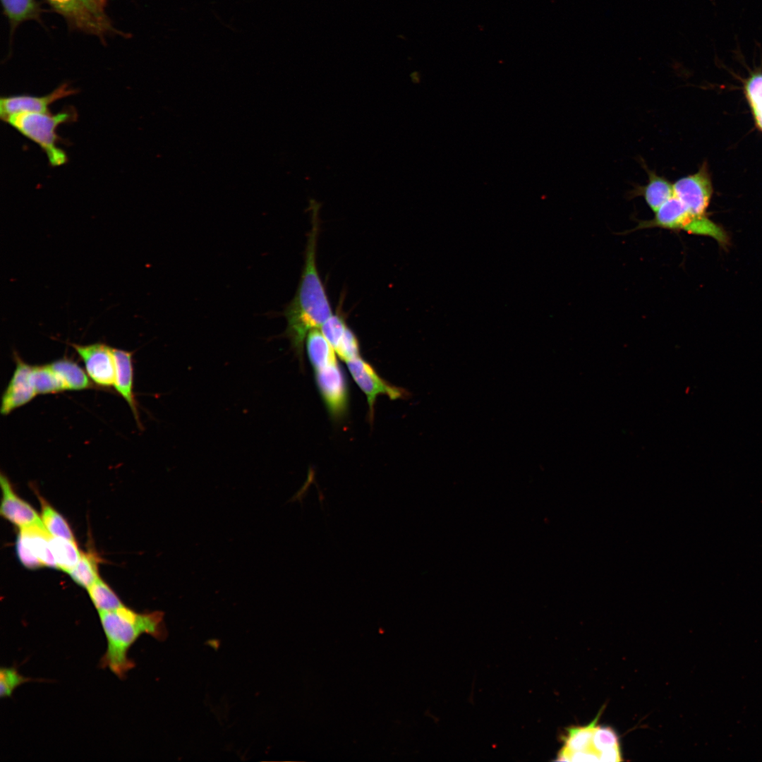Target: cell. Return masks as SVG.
Returning a JSON list of instances; mask_svg holds the SVG:
<instances>
[{
	"mask_svg": "<svg viewBox=\"0 0 762 762\" xmlns=\"http://www.w3.org/2000/svg\"><path fill=\"white\" fill-rule=\"evenodd\" d=\"M753 111L758 126L762 128V91L753 107Z\"/></svg>",
	"mask_w": 762,
	"mask_h": 762,
	"instance_id": "1f68e13d",
	"label": "cell"
},
{
	"mask_svg": "<svg viewBox=\"0 0 762 762\" xmlns=\"http://www.w3.org/2000/svg\"><path fill=\"white\" fill-rule=\"evenodd\" d=\"M346 364L354 381L366 395L371 417L377 395H387L391 399L406 396V392L404 389L385 382L374 368L360 356L347 361Z\"/></svg>",
	"mask_w": 762,
	"mask_h": 762,
	"instance_id": "52a82bcc",
	"label": "cell"
},
{
	"mask_svg": "<svg viewBox=\"0 0 762 762\" xmlns=\"http://www.w3.org/2000/svg\"><path fill=\"white\" fill-rule=\"evenodd\" d=\"M318 387L327 409L334 417L341 416L346 408V380L338 363L315 370Z\"/></svg>",
	"mask_w": 762,
	"mask_h": 762,
	"instance_id": "9c48e42d",
	"label": "cell"
},
{
	"mask_svg": "<svg viewBox=\"0 0 762 762\" xmlns=\"http://www.w3.org/2000/svg\"><path fill=\"white\" fill-rule=\"evenodd\" d=\"M30 380L36 394L65 391L63 382L49 364L32 366Z\"/></svg>",
	"mask_w": 762,
	"mask_h": 762,
	"instance_id": "ffe728a7",
	"label": "cell"
},
{
	"mask_svg": "<svg viewBox=\"0 0 762 762\" xmlns=\"http://www.w3.org/2000/svg\"><path fill=\"white\" fill-rule=\"evenodd\" d=\"M115 362L114 387L130 406L138 425H140L136 401L133 394V355L130 351L113 348Z\"/></svg>",
	"mask_w": 762,
	"mask_h": 762,
	"instance_id": "5bb4252c",
	"label": "cell"
},
{
	"mask_svg": "<svg viewBox=\"0 0 762 762\" xmlns=\"http://www.w3.org/2000/svg\"><path fill=\"white\" fill-rule=\"evenodd\" d=\"M654 213L653 219L639 221L632 231L653 227L683 230L689 234L711 237L720 243L727 242V236L720 226L707 217L694 215L674 195Z\"/></svg>",
	"mask_w": 762,
	"mask_h": 762,
	"instance_id": "277c9868",
	"label": "cell"
},
{
	"mask_svg": "<svg viewBox=\"0 0 762 762\" xmlns=\"http://www.w3.org/2000/svg\"><path fill=\"white\" fill-rule=\"evenodd\" d=\"M347 327L344 318L336 313L332 314L321 326V332L335 350Z\"/></svg>",
	"mask_w": 762,
	"mask_h": 762,
	"instance_id": "d4e9b609",
	"label": "cell"
},
{
	"mask_svg": "<svg viewBox=\"0 0 762 762\" xmlns=\"http://www.w3.org/2000/svg\"><path fill=\"white\" fill-rule=\"evenodd\" d=\"M306 346L308 358L315 370L338 363L334 349L318 329L308 332Z\"/></svg>",
	"mask_w": 762,
	"mask_h": 762,
	"instance_id": "e0dca14e",
	"label": "cell"
},
{
	"mask_svg": "<svg viewBox=\"0 0 762 762\" xmlns=\"http://www.w3.org/2000/svg\"><path fill=\"white\" fill-rule=\"evenodd\" d=\"M40 499L41 503V519L50 535L54 537L75 540L72 531L65 519L44 499L41 497Z\"/></svg>",
	"mask_w": 762,
	"mask_h": 762,
	"instance_id": "603a6c76",
	"label": "cell"
},
{
	"mask_svg": "<svg viewBox=\"0 0 762 762\" xmlns=\"http://www.w3.org/2000/svg\"><path fill=\"white\" fill-rule=\"evenodd\" d=\"M1 1L12 30L25 20L37 19L40 17V7L36 0Z\"/></svg>",
	"mask_w": 762,
	"mask_h": 762,
	"instance_id": "d6986e66",
	"label": "cell"
},
{
	"mask_svg": "<svg viewBox=\"0 0 762 762\" xmlns=\"http://www.w3.org/2000/svg\"><path fill=\"white\" fill-rule=\"evenodd\" d=\"M673 195L695 216L706 217L712 186L704 167L698 172L684 176L672 183Z\"/></svg>",
	"mask_w": 762,
	"mask_h": 762,
	"instance_id": "5b68a950",
	"label": "cell"
},
{
	"mask_svg": "<svg viewBox=\"0 0 762 762\" xmlns=\"http://www.w3.org/2000/svg\"><path fill=\"white\" fill-rule=\"evenodd\" d=\"M87 590L99 612L114 610L123 606L119 598L99 577Z\"/></svg>",
	"mask_w": 762,
	"mask_h": 762,
	"instance_id": "7402d4cb",
	"label": "cell"
},
{
	"mask_svg": "<svg viewBox=\"0 0 762 762\" xmlns=\"http://www.w3.org/2000/svg\"><path fill=\"white\" fill-rule=\"evenodd\" d=\"M359 343L351 329L347 327L338 346L334 350L336 353L344 361H349L360 356Z\"/></svg>",
	"mask_w": 762,
	"mask_h": 762,
	"instance_id": "4316f807",
	"label": "cell"
},
{
	"mask_svg": "<svg viewBox=\"0 0 762 762\" xmlns=\"http://www.w3.org/2000/svg\"><path fill=\"white\" fill-rule=\"evenodd\" d=\"M99 616L107 640L100 666L108 668L121 679L135 666L128 651L142 634L157 639L165 637L163 613L159 611L138 613L123 605L114 610L99 612Z\"/></svg>",
	"mask_w": 762,
	"mask_h": 762,
	"instance_id": "7a4b0ae2",
	"label": "cell"
},
{
	"mask_svg": "<svg viewBox=\"0 0 762 762\" xmlns=\"http://www.w3.org/2000/svg\"><path fill=\"white\" fill-rule=\"evenodd\" d=\"M101 6H103L106 2V0H97Z\"/></svg>",
	"mask_w": 762,
	"mask_h": 762,
	"instance_id": "d6a6232c",
	"label": "cell"
},
{
	"mask_svg": "<svg viewBox=\"0 0 762 762\" xmlns=\"http://www.w3.org/2000/svg\"><path fill=\"white\" fill-rule=\"evenodd\" d=\"M51 536L44 525H32L20 528L16 544L26 557L37 560L42 566L56 567Z\"/></svg>",
	"mask_w": 762,
	"mask_h": 762,
	"instance_id": "4fadbf2b",
	"label": "cell"
},
{
	"mask_svg": "<svg viewBox=\"0 0 762 762\" xmlns=\"http://www.w3.org/2000/svg\"><path fill=\"white\" fill-rule=\"evenodd\" d=\"M68 574L75 583L87 589L99 578L95 555L81 552L78 564Z\"/></svg>",
	"mask_w": 762,
	"mask_h": 762,
	"instance_id": "cb8c5ba5",
	"label": "cell"
},
{
	"mask_svg": "<svg viewBox=\"0 0 762 762\" xmlns=\"http://www.w3.org/2000/svg\"><path fill=\"white\" fill-rule=\"evenodd\" d=\"M77 118L75 109L67 107L56 114L20 113L8 116L4 121L35 143L46 154L51 166L59 167L64 164L68 158L65 151L58 146L61 139L56 129L63 123L74 122Z\"/></svg>",
	"mask_w": 762,
	"mask_h": 762,
	"instance_id": "3957f363",
	"label": "cell"
},
{
	"mask_svg": "<svg viewBox=\"0 0 762 762\" xmlns=\"http://www.w3.org/2000/svg\"><path fill=\"white\" fill-rule=\"evenodd\" d=\"M619 746L605 749L599 754V761H621Z\"/></svg>",
	"mask_w": 762,
	"mask_h": 762,
	"instance_id": "4dcf8cb0",
	"label": "cell"
},
{
	"mask_svg": "<svg viewBox=\"0 0 762 762\" xmlns=\"http://www.w3.org/2000/svg\"><path fill=\"white\" fill-rule=\"evenodd\" d=\"M598 720L595 718L588 726L570 728L565 739V744L563 749L559 754L558 761H568L569 755L576 751L587 750L592 744L593 733L595 729V724Z\"/></svg>",
	"mask_w": 762,
	"mask_h": 762,
	"instance_id": "44dd1931",
	"label": "cell"
},
{
	"mask_svg": "<svg viewBox=\"0 0 762 762\" xmlns=\"http://www.w3.org/2000/svg\"><path fill=\"white\" fill-rule=\"evenodd\" d=\"M49 365L60 378L66 390H83L92 387L88 375L76 362L63 358Z\"/></svg>",
	"mask_w": 762,
	"mask_h": 762,
	"instance_id": "2e32d148",
	"label": "cell"
},
{
	"mask_svg": "<svg viewBox=\"0 0 762 762\" xmlns=\"http://www.w3.org/2000/svg\"><path fill=\"white\" fill-rule=\"evenodd\" d=\"M313 209L303 272L295 296L284 311L287 322L284 335L300 357L308 332L318 329L332 315L316 264L318 208L316 206Z\"/></svg>",
	"mask_w": 762,
	"mask_h": 762,
	"instance_id": "6da1fadb",
	"label": "cell"
},
{
	"mask_svg": "<svg viewBox=\"0 0 762 762\" xmlns=\"http://www.w3.org/2000/svg\"><path fill=\"white\" fill-rule=\"evenodd\" d=\"M83 361L90 379L99 386H114L115 362L113 348L102 343L87 345L70 344Z\"/></svg>",
	"mask_w": 762,
	"mask_h": 762,
	"instance_id": "8992f818",
	"label": "cell"
},
{
	"mask_svg": "<svg viewBox=\"0 0 762 762\" xmlns=\"http://www.w3.org/2000/svg\"><path fill=\"white\" fill-rule=\"evenodd\" d=\"M76 89L63 83L52 92L43 96L18 95L2 97L0 99V116L4 121L10 116L25 112H49V107L64 97L75 95Z\"/></svg>",
	"mask_w": 762,
	"mask_h": 762,
	"instance_id": "ba28073f",
	"label": "cell"
},
{
	"mask_svg": "<svg viewBox=\"0 0 762 762\" xmlns=\"http://www.w3.org/2000/svg\"><path fill=\"white\" fill-rule=\"evenodd\" d=\"M81 1L99 20L104 23H109L104 14L102 6L99 5L97 0H81Z\"/></svg>",
	"mask_w": 762,
	"mask_h": 762,
	"instance_id": "f546056e",
	"label": "cell"
},
{
	"mask_svg": "<svg viewBox=\"0 0 762 762\" xmlns=\"http://www.w3.org/2000/svg\"><path fill=\"white\" fill-rule=\"evenodd\" d=\"M0 484L2 491L0 514L4 518L19 528L32 525H44L41 516L14 492L8 478L4 473H1Z\"/></svg>",
	"mask_w": 762,
	"mask_h": 762,
	"instance_id": "8fae6325",
	"label": "cell"
},
{
	"mask_svg": "<svg viewBox=\"0 0 762 762\" xmlns=\"http://www.w3.org/2000/svg\"><path fill=\"white\" fill-rule=\"evenodd\" d=\"M50 544L56 567L69 573L78 564L81 555L75 540L52 536Z\"/></svg>",
	"mask_w": 762,
	"mask_h": 762,
	"instance_id": "ac0fdd59",
	"label": "cell"
},
{
	"mask_svg": "<svg viewBox=\"0 0 762 762\" xmlns=\"http://www.w3.org/2000/svg\"><path fill=\"white\" fill-rule=\"evenodd\" d=\"M599 761V755L594 751L583 750L571 753L568 761Z\"/></svg>",
	"mask_w": 762,
	"mask_h": 762,
	"instance_id": "f1b7e54d",
	"label": "cell"
},
{
	"mask_svg": "<svg viewBox=\"0 0 762 762\" xmlns=\"http://www.w3.org/2000/svg\"><path fill=\"white\" fill-rule=\"evenodd\" d=\"M16 368L2 395L0 412L8 415L30 401L36 394L30 380L32 366L15 355Z\"/></svg>",
	"mask_w": 762,
	"mask_h": 762,
	"instance_id": "30bf717a",
	"label": "cell"
},
{
	"mask_svg": "<svg viewBox=\"0 0 762 762\" xmlns=\"http://www.w3.org/2000/svg\"><path fill=\"white\" fill-rule=\"evenodd\" d=\"M646 169L648 176L647 183L635 186L631 192V197H643L650 209L655 212L673 196L672 183L655 171L646 167Z\"/></svg>",
	"mask_w": 762,
	"mask_h": 762,
	"instance_id": "9a60e30c",
	"label": "cell"
},
{
	"mask_svg": "<svg viewBox=\"0 0 762 762\" xmlns=\"http://www.w3.org/2000/svg\"><path fill=\"white\" fill-rule=\"evenodd\" d=\"M32 680L21 675L15 667H2L0 670V696L11 697L17 687Z\"/></svg>",
	"mask_w": 762,
	"mask_h": 762,
	"instance_id": "484cf974",
	"label": "cell"
},
{
	"mask_svg": "<svg viewBox=\"0 0 762 762\" xmlns=\"http://www.w3.org/2000/svg\"><path fill=\"white\" fill-rule=\"evenodd\" d=\"M47 1L74 28L98 36H102L111 29L109 23L99 20L87 9L81 0H47Z\"/></svg>",
	"mask_w": 762,
	"mask_h": 762,
	"instance_id": "7c38bea8",
	"label": "cell"
},
{
	"mask_svg": "<svg viewBox=\"0 0 762 762\" xmlns=\"http://www.w3.org/2000/svg\"><path fill=\"white\" fill-rule=\"evenodd\" d=\"M592 745L595 750L600 752L619 746L617 735L610 727H595Z\"/></svg>",
	"mask_w": 762,
	"mask_h": 762,
	"instance_id": "83f0119b",
	"label": "cell"
}]
</instances>
